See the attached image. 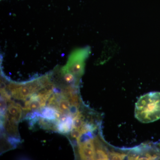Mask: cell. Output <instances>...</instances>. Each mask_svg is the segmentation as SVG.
Here are the masks:
<instances>
[{
    "label": "cell",
    "mask_w": 160,
    "mask_h": 160,
    "mask_svg": "<svg viewBox=\"0 0 160 160\" xmlns=\"http://www.w3.org/2000/svg\"><path fill=\"white\" fill-rule=\"evenodd\" d=\"M134 115L143 123L160 119V92H151L141 96L136 103Z\"/></svg>",
    "instance_id": "obj_1"
},
{
    "label": "cell",
    "mask_w": 160,
    "mask_h": 160,
    "mask_svg": "<svg viewBox=\"0 0 160 160\" xmlns=\"http://www.w3.org/2000/svg\"><path fill=\"white\" fill-rule=\"evenodd\" d=\"M91 53L89 46L75 49L70 53L67 63L61 68L64 71L69 72L80 79L84 74L85 62Z\"/></svg>",
    "instance_id": "obj_2"
},
{
    "label": "cell",
    "mask_w": 160,
    "mask_h": 160,
    "mask_svg": "<svg viewBox=\"0 0 160 160\" xmlns=\"http://www.w3.org/2000/svg\"><path fill=\"white\" fill-rule=\"evenodd\" d=\"M72 116L68 113L67 120L64 122L58 121L57 126V131L62 134L69 133L72 129Z\"/></svg>",
    "instance_id": "obj_3"
},
{
    "label": "cell",
    "mask_w": 160,
    "mask_h": 160,
    "mask_svg": "<svg viewBox=\"0 0 160 160\" xmlns=\"http://www.w3.org/2000/svg\"><path fill=\"white\" fill-rule=\"evenodd\" d=\"M7 112L10 115L14 117L18 122L22 116V111L21 109V106L16 105L13 102H11L8 106Z\"/></svg>",
    "instance_id": "obj_4"
},
{
    "label": "cell",
    "mask_w": 160,
    "mask_h": 160,
    "mask_svg": "<svg viewBox=\"0 0 160 160\" xmlns=\"http://www.w3.org/2000/svg\"><path fill=\"white\" fill-rule=\"evenodd\" d=\"M57 110L58 109L49 106L43 108L40 110L42 114V118L51 121H58L55 116Z\"/></svg>",
    "instance_id": "obj_5"
},
{
    "label": "cell",
    "mask_w": 160,
    "mask_h": 160,
    "mask_svg": "<svg viewBox=\"0 0 160 160\" xmlns=\"http://www.w3.org/2000/svg\"><path fill=\"white\" fill-rule=\"evenodd\" d=\"M71 106V103L68 98L63 95L62 98L59 100L58 104V110L62 113L66 114L69 112V109Z\"/></svg>",
    "instance_id": "obj_6"
},
{
    "label": "cell",
    "mask_w": 160,
    "mask_h": 160,
    "mask_svg": "<svg viewBox=\"0 0 160 160\" xmlns=\"http://www.w3.org/2000/svg\"><path fill=\"white\" fill-rule=\"evenodd\" d=\"M83 120V115L79 111L72 119V129H80L84 124Z\"/></svg>",
    "instance_id": "obj_7"
},
{
    "label": "cell",
    "mask_w": 160,
    "mask_h": 160,
    "mask_svg": "<svg viewBox=\"0 0 160 160\" xmlns=\"http://www.w3.org/2000/svg\"><path fill=\"white\" fill-rule=\"evenodd\" d=\"M1 118L2 117V120L5 118V115L6 113V109H7V106H6V100L3 97L1 96Z\"/></svg>",
    "instance_id": "obj_8"
},
{
    "label": "cell",
    "mask_w": 160,
    "mask_h": 160,
    "mask_svg": "<svg viewBox=\"0 0 160 160\" xmlns=\"http://www.w3.org/2000/svg\"><path fill=\"white\" fill-rule=\"evenodd\" d=\"M82 134H81V131L80 129H71V132H70V136L72 138H74L77 140V142H78L79 141L81 137Z\"/></svg>",
    "instance_id": "obj_9"
},
{
    "label": "cell",
    "mask_w": 160,
    "mask_h": 160,
    "mask_svg": "<svg viewBox=\"0 0 160 160\" xmlns=\"http://www.w3.org/2000/svg\"><path fill=\"white\" fill-rule=\"evenodd\" d=\"M8 141L9 144L12 146V147L15 148L20 143L21 140L19 138L11 137L8 138Z\"/></svg>",
    "instance_id": "obj_10"
},
{
    "label": "cell",
    "mask_w": 160,
    "mask_h": 160,
    "mask_svg": "<svg viewBox=\"0 0 160 160\" xmlns=\"http://www.w3.org/2000/svg\"><path fill=\"white\" fill-rule=\"evenodd\" d=\"M158 149H159V150L160 151V142L158 144Z\"/></svg>",
    "instance_id": "obj_11"
}]
</instances>
